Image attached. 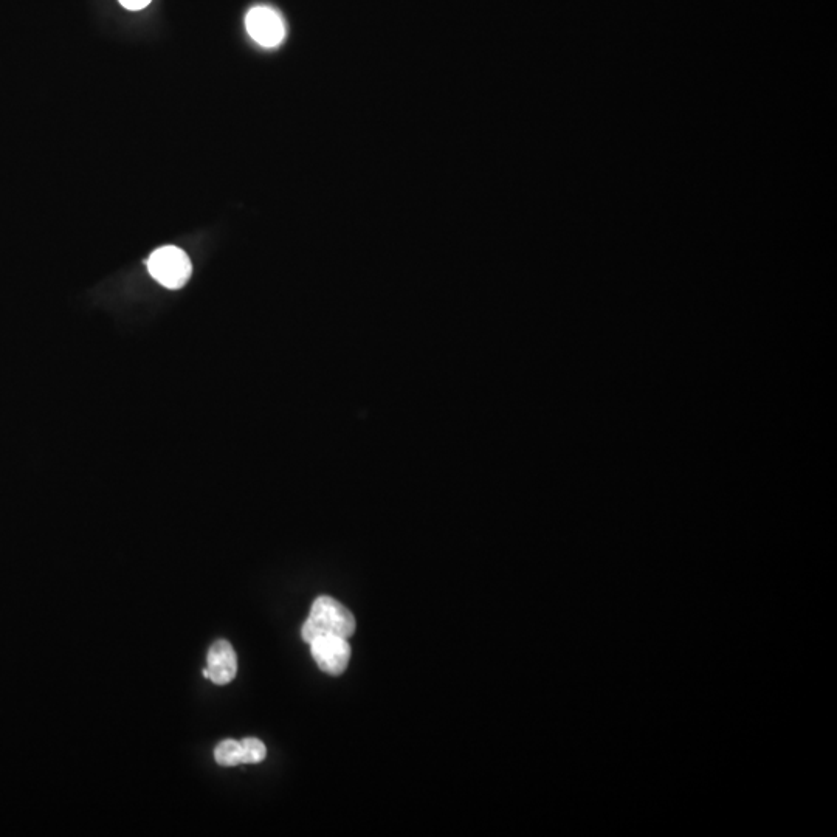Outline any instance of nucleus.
Segmentation results:
<instances>
[{"label":"nucleus","instance_id":"0eeeda50","mask_svg":"<svg viewBox=\"0 0 837 837\" xmlns=\"http://www.w3.org/2000/svg\"><path fill=\"white\" fill-rule=\"evenodd\" d=\"M242 765H258L267 757L266 744L258 738L248 737L241 741Z\"/></svg>","mask_w":837,"mask_h":837},{"label":"nucleus","instance_id":"f257e3e1","mask_svg":"<svg viewBox=\"0 0 837 837\" xmlns=\"http://www.w3.org/2000/svg\"><path fill=\"white\" fill-rule=\"evenodd\" d=\"M355 633V617L348 608L329 596H320L310 608L309 617L301 628L306 644L321 636H340L349 639Z\"/></svg>","mask_w":837,"mask_h":837},{"label":"nucleus","instance_id":"f03ea898","mask_svg":"<svg viewBox=\"0 0 837 837\" xmlns=\"http://www.w3.org/2000/svg\"><path fill=\"white\" fill-rule=\"evenodd\" d=\"M148 270L157 283L166 289H182L193 273L190 258L174 245L155 250L148 259Z\"/></svg>","mask_w":837,"mask_h":837},{"label":"nucleus","instance_id":"7ed1b4c3","mask_svg":"<svg viewBox=\"0 0 837 837\" xmlns=\"http://www.w3.org/2000/svg\"><path fill=\"white\" fill-rule=\"evenodd\" d=\"M248 35L256 44L273 49L286 38V25L278 11L270 7H255L245 18Z\"/></svg>","mask_w":837,"mask_h":837},{"label":"nucleus","instance_id":"20e7f679","mask_svg":"<svg viewBox=\"0 0 837 837\" xmlns=\"http://www.w3.org/2000/svg\"><path fill=\"white\" fill-rule=\"evenodd\" d=\"M310 653L321 672L331 676H340L348 669L351 659V645L348 639L340 636H321L310 642Z\"/></svg>","mask_w":837,"mask_h":837},{"label":"nucleus","instance_id":"423d86ee","mask_svg":"<svg viewBox=\"0 0 837 837\" xmlns=\"http://www.w3.org/2000/svg\"><path fill=\"white\" fill-rule=\"evenodd\" d=\"M214 760L224 768H235L242 765L241 741L224 740L214 749Z\"/></svg>","mask_w":837,"mask_h":837},{"label":"nucleus","instance_id":"39448f33","mask_svg":"<svg viewBox=\"0 0 837 837\" xmlns=\"http://www.w3.org/2000/svg\"><path fill=\"white\" fill-rule=\"evenodd\" d=\"M202 673L216 686L230 684L238 673V656L233 645L224 639L214 642L208 650L207 669Z\"/></svg>","mask_w":837,"mask_h":837},{"label":"nucleus","instance_id":"6e6552de","mask_svg":"<svg viewBox=\"0 0 837 837\" xmlns=\"http://www.w3.org/2000/svg\"><path fill=\"white\" fill-rule=\"evenodd\" d=\"M120 4L124 8H128V10L138 11L148 7L151 4V0H120Z\"/></svg>","mask_w":837,"mask_h":837}]
</instances>
